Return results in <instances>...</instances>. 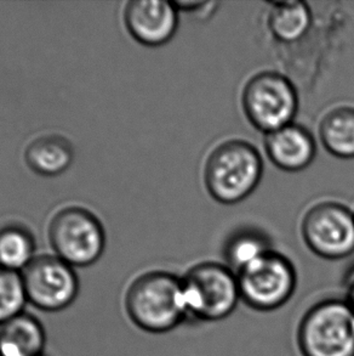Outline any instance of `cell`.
<instances>
[{
    "label": "cell",
    "mask_w": 354,
    "mask_h": 356,
    "mask_svg": "<svg viewBox=\"0 0 354 356\" xmlns=\"http://www.w3.org/2000/svg\"><path fill=\"white\" fill-rule=\"evenodd\" d=\"M264 161L245 140H227L211 151L204 164L206 190L217 202L237 204L259 186Z\"/></svg>",
    "instance_id": "obj_2"
},
{
    "label": "cell",
    "mask_w": 354,
    "mask_h": 356,
    "mask_svg": "<svg viewBox=\"0 0 354 356\" xmlns=\"http://www.w3.org/2000/svg\"><path fill=\"white\" fill-rule=\"evenodd\" d=\"M21 275L28 304L44 313L69 308L79 294L76 269L55 254L37 255Z\"/></svg>",
    "instance_id": "obj_8"
},
{
    "label": "cell",
    "mask_w": 354,
    "mask_h": 356,
    "mask_svg": "<svg viewBox=\"0 0 354 356\" xmlns=\"http://www.w3.org/2000/svg\"><path fill=\"white\" fill-rule=\"evenodd\" d=\"M345 289L346 297L344 299L354 312V268L346 276Z\"/></svg>",
    "instance_id": "obj_20"
},
{
    "label": "cell",
    "mask_w": 354,
    "mask_h": 356,
    "mask_svg": "<svg viewBox=\"0 0 354 356\" xmlns=\"http://www.w3.org/2000/svg\"><path fill=\"white\" fill-rule=\"evenodd\" d=\"M124 24L136 42L146 47H160L176 33L178 11L173 1L133 0L125 6Z\"/></svg>",
    "instance_id": "obj_10"
},
{
    "label": "cell",
    "mask_w": 354,
    "mask_h": 356,
    "mask_svg": "<svg viewBox=\"0 0 354 356\" xmlns=\"http://www.w3.org/2000/svg\"><path fill=\"white\" fill-rule=\"evenodd\" d=\"M45 327L32 314H21L0 325V356H45Z\"/></svg>",
    "instance_id": "obj_13"
},
{
    "label": "cell",
    "mask_w": 354,
    "mask_h": 356,
    "mask_svg": "<svg viewBox=\"0 0 354 356\" xmlns=\"http://www.w3.org/2000/svg\"><path fill=\"white\" fill-rule=\"evenodd\" d=\"M187 316L206 323L228 318L242 300L238 275L228 265L204 261L182 277Z\"/></svg>",
    "instance_id": "obj_3"
},
{
    "label": "cell",
    "mask_w": 354,
    "mask_h": 356,
    "mask_svg": "<svg viewBox=\"0 0 354 356\" xmlns=\"http://www.w3.org/2000/svg\"><path fill=\"white\" fill-rule=\"evenodd\" d=\"M178 13H199L205 6H209L208 1H173Z\"/></svg>",
    "instance_id": "obj_19"
},
{
    "label": "cell",
    "mask_w": 354,
    "mask_h": 356,
    "mask_svg": "<svg viewBox=\"0 0 354 356\" xmlns=\"http://www.w3.org/2000/svg\"><path fill=\"white\" fill-rule=\"evenodd\" d=\"M35 257V240L27 227L11 224L0 229V268L22 274Z\"/></svg>",
    "instance_id": "obj_16"
},
{
    "label": "cell",
    "mask_w": 354,
    "mask_h": 356,
    "mask_svg": "<svg viewBox=\"0 0 354 356\" xmlns=\"http://www.w3.org/2000/svg\"><path fill=\"white\" fill-rule=\"evenodd\" d=\"M48 236L53 254L74 269L95 264L105 252V227L94 213L81 206L55 213Z\"/></svg>",
    "instance_id": "obj_5"
},
{
    "label": "cell",
    "mask_w": 354,
    "mask_h": 356,
    "mask_svg": "<svg viewBox=\"0 0 354 356\" xmlns=\"http://www.w3.org/2000/svg\"><path fill=\"white\" fill-rule=\"evenodd\" d=\"M302 356H354V312L345 299L314 304L297 330Z\"/></svg>",
    "instance_id": "obj_4"
},
{
    "label": "cell",
    "mask_w": 354,
    "mask_h": 356,
    "mask_svg": "<svg viewBox=\"0 0 354 356\" xmlns=\"http://www.w3.org/2000/svg\"><path fill=\"white\" fill-rule=\"evenodd\" d=\"M242 106L250 123L267 135L294 123L298 97L294 84L285 76L264 71L255 74L245 84Z\"/></svg>",
    "instance_id": "obj_6"
},
{
    "label": "cell",
    "mask_w": 354,
    "mask_h": 356,
    "mask_svg": "<svg viewBox=\"0 0 354 356\" xmlns=\"http://www.w3.org/2000/svg\"><path fill=\"white\" fill-rule=\"evenodd\" d=\"M27 304L22 275L0 268V325L26 313Z\"/></svg>",
    "instance_id": "obj_18"
},
{
    "label": "cell",
    "mask_w": 354,
    "mask_h": 356,
    "mask_svg": "<svg viewBox=\"0 0 354 356\" xmlns=\"http://www.w3.org/2000/svg\"><path fill=\"white\" fill-rule=\"evenodd\" d=\"M321 144L337 159H354V108L336 107L323 117L319 125Z\"/></svg>",
    "instance_id": "obj_14"
},
{
    "label": "cell",
    "mask_w": 354,
    "mask_h": 356,
    "mask_svg": "<svg viewBox=\"0 0 354 356\" xmlns=\"http://www.w3.org/2000/svg\"><path fill=\"white\" fill-rule=\"evenodd\" d=\"M264 149L277 168L285 172H300L313 162L317 144L310 130L292 123L266 135Z\"/></svg>",
    "instance_id": "obj_11"
},
{
    "label": "cell",
    "mask_w": 354,
    "mask_h": 356,
    "mask_svg": "<svg viewBox=\"0 0 354 356\" xmlns=\"http://www.w3.org/2000/svg\"><path fill=\"white\" fill-rule=\"evenodd\" d=\"M307 247L323 259H344L354 253V212L337 202L317 203L301 224Z\"/></svg>",
    "instance_id": "obj_9"
},
{
    "label": "cell",
    "mask_w": 354,
    "mask_h": 356,
    "mask_svg": "<svg viewBox=\"0 0 354 356\" xmlns=\"http://www.w3.org/2000/svg\"><path fill=\"white\" fill-rule=\"evenodd\" d=\"M125 313L144 332L168 333L187 316L182 277L168 271H149L131 281L124 296Z\"/></svg>",
    "instance_id": "obj_1"
},
{
    "label": "cell",
    "mask_w": 354,
    "mask_h": 356,
    "mask_svg": "<svg viewBox=\"0 0 354 356\" xmlns=\"http://www.w3.org/2000/svg\"><path fill=\"white\" fill-rule=\"evenodd\" d=\"M237 275L242 300L258 312L282 308L296 289V270L285 255L274 250Z\"/></svg>",
    "instance_id": "obj_7"
},
{
    "label": "cell",
    "mask_w": 354,
    "mask_h": 356,
    "mask_svg": "<svg viewBox=\"0 0 354 356\" xmlns=\"http://www.w3.org/2000/svg\"><path fill=\"white\" fill-rule=\"evenodd\" d=\"M74 159V149L62 135H40L24 149V162L40 177L53 178L67 172Z\"/></svg>",
    "instance_id": "obj_12"
},
{
    "label": "cell",
    "mask_w": 354,
    "mask_h": 356,
    "mask_svg": "<svg viewBox=\"0 0 354 356\" xmlns=\"http://www.w3.org/2000/svg\"><path fill=\"white\" fill-rule=\"evenodd\" d=\"M271 10L268 26L274 38L292 43L301 39L311 26L310 6L303 1H274L269 3Z\"/></svg>",
    "instance_id": "obj_15"
},
{
    "label": "cell",
    "mask_w": 354,
    "mask_h": 356,
    "mask_svg": "<svg viewBox=\"0 0 354 356\" xmlns=\"http://www.w3.org/2000/svg\"><path fill=\"white\" fill-rule=\"evenodd\" d=\"M271 245L267 238L256 232H237L230 237L225 248V257L228 268L235 274L267 254Z\"/></svg>",
    "instance_id": "obj_17"
}]
</instances>
